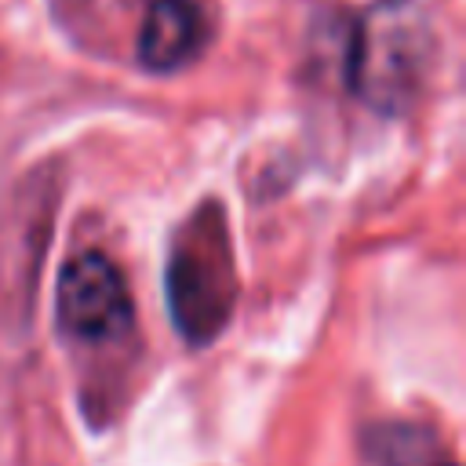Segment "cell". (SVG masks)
Masks as SVG:
<instances>
[{
    "label": "cell",
    "instance_id": "cell-1",
    "mask_svg": "<svg viewBox=\"0 0 466 466\" xmlns=\"http://www.w3.org/2000/svg\"><path fill=\"white\" fill-rule=\"evenodd\" d=\"M164 295L171 324L189 346H208L226 331L237 306V255L218 200H200L175 229Z\"/></svg>",
    "mask_w": 466,
    "mask_h": 466
},
{
    "label": "cell",
    "instance_id": "cell-2",
    "mask_svg": "<svg viewBox=\"0 0 466 466\" xmlns=\"http://www.w3.org/2000/svg\"><path fill=\"white\" fill-rule=\"evenodd\" d=\"M433 55L430 18L419 0H379L350 25L346 84L379 116H400L415 102Z\"/></svg>",
    "mask_w": 466,
    "mask_h": 466
},
{
    "label": "cell",
    "instance_id": "cell-3",
    "mask_svg": "<svg viewBox=\"0 0 466 466\" xmlns=\"http://www.w3.org/2000/svg\"><path fill=\"white\" fill-rule=\"evenodd\" d=\"M58 331L80 350L116 346L135 331V302L106 251H80L58 273Z\"/></svg>",
    "mask_w": 466,
    "mask_h": 466
},
{
    "label": "cell",
    "instance_id": "cell-4",
    "mask_svg": "<svg viewBox=\"0 0 466 466\" xmlns=\"http://www.w3.org/2000/svg\"><path fill=\"white\" fill-rule=\"evenodd\" d=\"M208 11L200 0H149L138 25V62L149 73H178L208 47Z\"/></svg>",
    "mask_w": 466,
    "mask_h": 466
},
{
    "label": "cell",
    "instance_id": "cell-5",
    "mask_svg": "<svg viewBox=\"0 0 466 466\" xmlns=\"http://www.w3.org/2000/svg\"><path fill=\"white\" fill-rule=\"evenodd\" d=\"M364 451L375 466H455L437 430L419 422H379L364 433Z\"/></svg>",
    "mask_w": 466,
    "mask_h": 466
}]
</instances>
